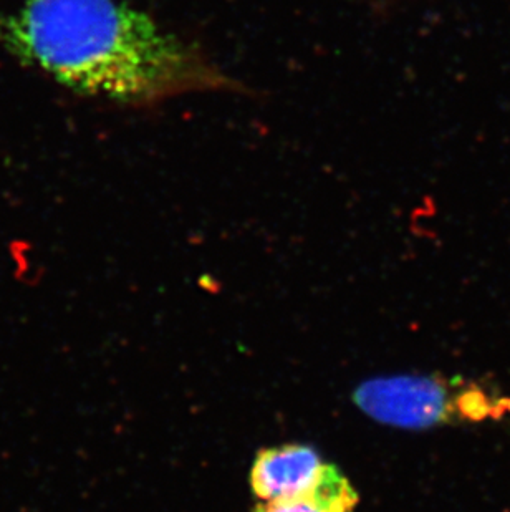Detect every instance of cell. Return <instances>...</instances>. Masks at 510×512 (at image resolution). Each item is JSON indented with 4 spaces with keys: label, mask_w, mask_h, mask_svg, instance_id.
<instances>
[{
    "label": "cell",
    "mask_w": 510,
    "mask_h": 512,
    "mask_svg": "<svg viewBox=\"0 0 510 512\" xmlns=\"http://www.w3.org/2000/svg\"><path fill=\"white\" fill-rule=\"evenodd\" d=\"M20 60L65 87L131 105L236 88L193 45L125 0H24L4 22Z\"/></svg>",
    "instance_id": "cell-1"
},
{
    "label": "cell",
    "mask_w": 510,
    "mask_h": 512,
    "mask_svg": "<svg viewBox=\"0 0 510 512\" xmlns=\"http://www.w3.org/2000/svg\"><path fill=\"white\" fill-rule=\"evenodd\" d=\"M462 378L396 375L360 383L353 401L366 416L401 430L426 431L458 423L456 397Z\"/></svg>",
    "instance_id": "cell-2"
},
{
    "label": "cell",
    "mask_w": 510,
    "mask_h": 512,
    "mask_svg": "<svg viewBox=\"0 0 510 512\" xmlns=\"http://www.w3.org/2000/svg\"><path fill=\"white\" fill-rule=\"evenodd\" d=\"M325 461L313 446L302 443L260 450L249 483L259 501H275L307 493L322 476Z\"/></svg>",
    "instance_id": "cell-3"
},
{
    "label": "cell",
    "mask_w": 510,
    "mask_h": 512,
    "mask_svg": "<svg viewBox=\"0 0 510 512\" xmlns=\"http://www.w3.org/2000/svg\"><path fill=\"white\" fill-rule=\"evenodd\" d=\"M360 494L337 464L327 463L317 484L307 493L260 501L252 512H355Z\"/></svg>",
    "instance_id": "cell-4"
}]
</instances>
